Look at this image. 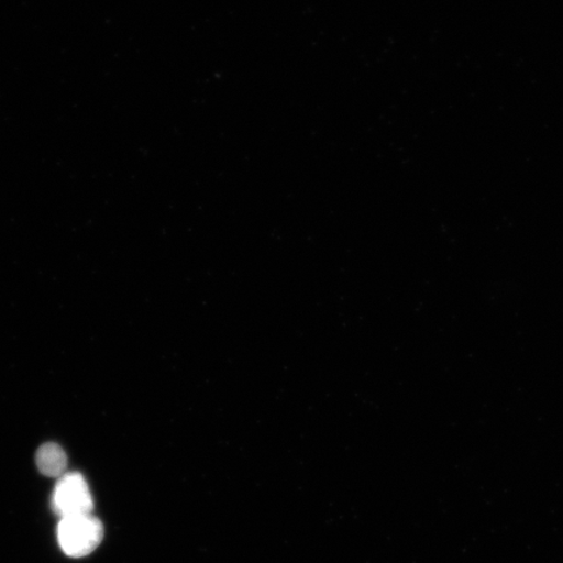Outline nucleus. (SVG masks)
<instances>
[{
    "label": "nucleus",
    "mask_w": 563,
    "mask_h": 563,
    "mask_svg": "<svg viewBox=\"0 0 563 563\" xmlns=\"http://www.w3.org/2000/svg\"><path fill=\"white\" fill-rule=\"evenodd\" d=\"M35 462L41 474L47 477H62L67 470V455L56 443H45L38 449Z\"/></svg>",
    "instance_id": "7ed1b4c3"
},
{
    "label": "nucleus",
    "mask_w": 563,
    "mask_h": 563,
    "mask_svg": "<svg viewBox=\"0 0 563 563\" xmlns=\"http://www.w3.org/2000/svg\"><path fill=\"white\" fill-rule=\"evenodd\" d=\"M53 508L62 518L84 516L95 509L89 485L79 473L65 474L55 485Z\"/></svg>",
    "instance_id": "f03ea898"
},
{
    "label": "nucleus",
    "mask_w": 563,
    "mask_h": 563,
    "mask_svg": "<svg viewBox=\"0 0 563 563\" xmlns=\"http://www.w3.org/2000/svg\"><path fill=\"white\" fill-rule=\"evenodd\" d=\"M103 534V525L93 514L62 518L58 527L62 551L74 559L93 553L102 543Z\"/></svg>",
    "instance_id": "f257e3e1"
}]
</instances>
